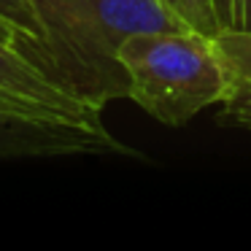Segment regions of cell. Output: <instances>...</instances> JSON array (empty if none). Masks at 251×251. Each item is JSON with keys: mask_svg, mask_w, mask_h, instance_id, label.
Instances as JSON below:
<instances>
[{"mask_svg": "<svg viewBox=\"0 0 251 251\" xmlns=\"http://www.w3.org/2000/svg\"><path fill=\"white\" fill-rule=\"evenodd\" d=\"M119 62L130 84L127 98L168 127L222 105L235 89L216 35L197 30L130 35L119 46Z\"/></svg>", "mask_w": 251, "mask_h": 251, "instance_id": "1", "label": "cell"}, {"mask_svg": "<svg viewBox=\"0 0 251 251\" xmlns=\"http://www.w3.org/2000/svg\"><path fill=\"white\" fill-rule=\"evenodd\" d=\"M30 6L44 25L49 73L62 87L95 108L127 98V73L100 44L89 0H30Z\"/></svg>", "mask_w": 251, "mask_h": 251, "instance_id": "2", "label": "cell"}, {"mask_svg": "<svg viewBox=\"0 0 251 251\" xmlns=\"http://www.w3.org/2000/svg\"><path fill=\"white\" fill-rule=\"evenodd\" d=\"M127 151L108 130H89L68 122L0 114V159L68 157V154Z\"/></svg>", "mask_w": 251, "mask_h": 251, "instance_id": "3", "label": "cell"}, {"mask_svg": "<svg viewBox=\"0 0 251 251\" xmlns=\"http://www.w3.org/2000/svg\"><path fill=\"white\" fill-rule=\"evenodd\" d=\"M0 92L41 105L71 125L105 130L100 122V108L73 95L54 76H49L38 62H33L30 57H25L22 51H17L3 41H0Z\"/></svg>", "mask_w": 251, "mask_h": 251, "instance_id": "4", "label": "cell"}, {"mask_svg": "<svg viewBox=\"0 0 251 251\" xmlns=\"http://www.w3.org/2000/svg\"><path fill=\"white\" fill-rule=\"evenodd\" d=\"M89 11L100 44L116 60H119V46L130 35L192 30L162 0H89Z\"/></svg>", "mask_w": 251, "mask_h": 251, "instance_id": "5", "label": "cell"}, {"mask_svg": "<svg viewBox=\"0 0 251 251\" xmlns=\"http://www.w3.org/2000/svg\"><path fill=\"white\" fill-rule=\"evenodd\" d=\"M0 30L14 49L30 57L33 62H38L49 73L44 25H41L38 14L33 11L30 0H0Z\"/></svg>", "mask_w": 251, "mask_h": 251, "instance_id": "6", "label": "cell"}, {"mask_svg": "<svg viewBox=\"0 0 251 251\" xmlns=\"http://www.w3.org/2000/svg\"><path fill=\"white\" fill-rule=\"evenodd\" d=\"M216 46L232 73L235 87H251V33L249 30H222Z\"/></svg>", "mask_w": 251, "mask_h": 251, "instance_id": "7", "label": "cell"}, {"mask_svg": "<svg viewBox=\"0 0 251 251\" xmlns=\"http://www.w3.org/2000/svg\"><path fill=\"white\" fill-rule=\"evenodd\" d=\"M165 6L186 25V27L197 30L205 35H219L222 25H219L216 14H213L211 0H162Z\"/></svg>", "mask_w": 251, "mask_h": 251, "instance_id": "8", "label": "cell"}, {"mask_svg": "<svg viewBox=\"0 0 251 251\" xmlns=\"http://www.w3.org/2000/svg\"><path fill=\"white\" fill-rule=\"evenodd\" d=\"M219 122L229 127L251 130V87H235L232 95L222 103Z\"/></svg>", "mask_w": 251, "mask_h": 251, "instance_id": "9", "label": "cell"}, {"mask_svg": "<svg viewBox=\"0 0 251 251\" xmlns=\"http://www.w3.org/2000/svg\"><path fill=\"white\" fill-rule=\"evenodd\" d=\"M0 114H14V116H33V119H49V122H65L60 119L57 114L41 108L35 103H27V100H19V98H11V95H3L0 92ZM71 125V122H68Z\"/></svg>", "mask_w": 251, "mask_h": 251, "instance_id": "10", "label": "cell"}, {"mask_svg": "<svg viewBox=\"0 0 251 251\" xmlns=\"http://www.w3.org/2000/svg\"><path fill=\"white\" fill-rule=\"evenodd\" d=\"M222 30H243L246 17V0H211Z\"/></svg>", "mask_w": 251, "mask_h": 251, "instance_id": "11", "label": "cell"}, {"mask_svg": "<svg viewBox=\"0 0 251 251\" xmlns=\"http://www.w3.org/2000/svg\"><path fill=\"white\" fill-rule=\"evenodd\" d=\"M243 30L251 33V0H246V17H243Z\"/></svg>", "mask_w": 251, "mask_h": 251, "instance_id": "12", "label": "cell"}, {"mask_svg": "<svg viewBox=\"0 0 251 251\" xmlns=\"http://www.w3.org/2000/svg\"><path fill=\"white\" fill-rule=\"evenodd\" d=\"M0 41H3V44H8V41H6V35H3V30H0ZM8 46H11V44H8Z\"/></svg>", "mask_w": 251, "mask_h": 251, "instance_id": "13", "label": "cell"}]
</instances>
